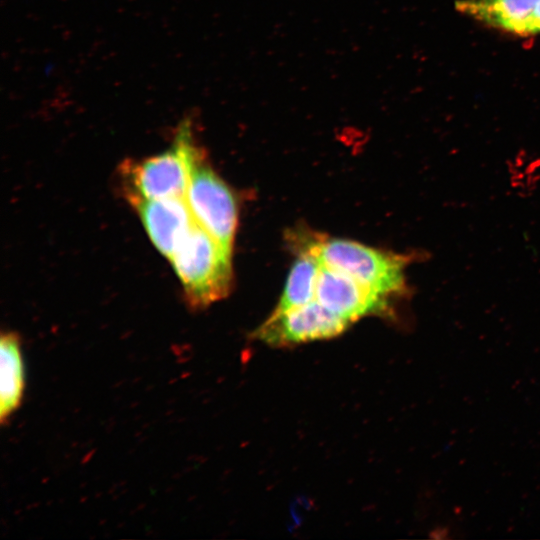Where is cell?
<instances>
[{"label":"cell","instance_id":"cell-4","mask_svg":"<svg viewBox=\"0 0 540 540\" xmlns=\"http://www.w3.org/2000/svg\"><path fill=\"white\" fill-rule=\"evenodd\" d=\"M185 199L195 222L232 254L237 225L236 200L202 155L194 164Z\"/></svg>","mask_w":540,"mask_h":540},{"label":"cell","instance_id":"cell-5","mask_svg":"<svg viewBox=\"0 0 540 540\" xmlns=\"http://www.w3.org/2000/svg\"><path fill=\"white\" fill-rule=\"evenodd\" d=\"M350 325L317 300L273 313L254 332V338L270 346H287L333 338Z\"/></svg>","mask_w":540,"mask_h":540},{"label":"cell","instance_id":"cell-10","mask_svg":"<svg viewBox=\"0 0 540 540\" xmlns=\"http://www.w3.org/2000/svg\"><path fill=\"white\" fill-rule=\"evenodd\" d=\"M320 263L310 253L302 252L289 272L279 303L273 313H280L315 300Z\"/></svg>","mask_w":540,"mask_h":540},{"label":"cell","instance_id":"cell-11","mask_svg":"<svg viewBox=\"0 0 540 540\" xmlns=\"http://www.w3.org/2000/svg\"><path fill=\"white\" fill-rule=\"evenodd\" d=\"M540 33V3L527 19L521 35H532Z\"/></svg>","mask_w":540,"mask_h":540},{"label":"cell","instance_id":"cell-9","mask_svg":"<svg viewBox=\"0 0 540 540\" xmlns=\"http://www.w3.org/2000/svg\"><path fill=\"white\" fill-rule=\"evenodd\" d=\"M0 354V420L5 423L19 407L25 386L20 339L15 333H2Z\"/></svg>","mask_w":540,"mask_h":540},{"label":"cell","instance_id":"cell-8","mask_svg":"<svg viewBox=\"0 0 540 540\" xmlns=\"http://www.w3.org/2000/svg\"><path fill=\"white\" fill-rule=\"evenodd\" d=\"M540 0H459L456 9L487 25L521 35Z\"/></svg>","mask_w":540,"mask_h":540},{"label":"cell","instance_id":"cell-2","mask_svg":"<svg viewBox=\"0 0 540 540\" xmlns=\"http://www.w3.org/2000/svg\"><path fill=\"white\" fill-rule=\"evenodd\" d=\"M200 156L191 124L185 121L168 149L122 165L128 200L133 204L140 200L185 198L194 164Z\"/></svg>","mask_w":540,"mask_h":540},{"label":"cell","instance_id":"cell-3","mask_svg":"<svg viewBox=\"0 0 540 540\" xmlns=\"http://www.w3.org/2000/svg\"><path fill=\"white\" fill-rule=\"evenodd\" d=\"M232 254L197 223L169 259L193 308L224 298L232 284Z\"/></svg>","mask_w":540,"mask_h":540},{"label":"cell","instance_id":"cell-1","mask_svg":"<svg viewBox=\"0 0 540 540\" xmlns=\"http://www.w3.org/2000/svg\"><path fill=\"white\" fill-rule=\"evenodd\" d=\"M303 252L387 298L407 293L405 270L411 260L407 255L380 251L350 240L319 237L308 241Z\"/></svg>","mask_w":540,"mask_h":540},{"label":"cell","instance_id":"cell-6","mask_svg":"<svg viewBox=\"0 0 540 540\" xmlns=\"http://www.w3.org/2000/svg\"><path fill=\"white\" fill-rule=\"evenodd\" d=\"M389 299L350 276L320 264L315 300L348 323L368 315L385 314L390 310Z\"/></svg>","mask_w":540,"mask_h":540},{"label":"cell","instance_id":"cell-7","mask_svg":"<svg viewBox=\"0 0 540 540\" xmlns=\"http://www.w3.org/2000/svg\"><path fill=\"white\" fill-rule=\"evenodd\" d=\"M132 205L152 243L168 259L196 224L185 198L140 200Z\"/></svg>","mask_w":540,"mask_h":540}]
</instances>
